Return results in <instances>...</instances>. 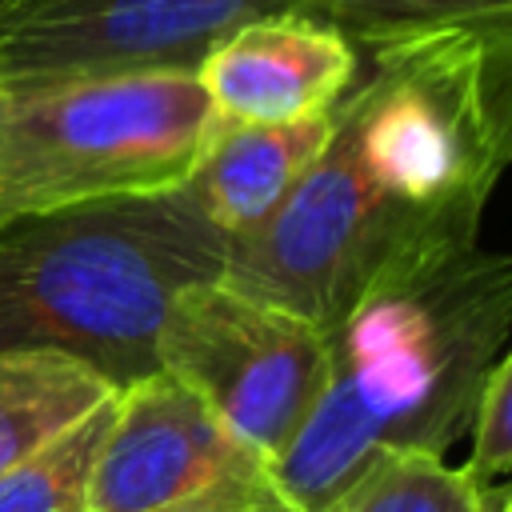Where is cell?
I'll use <instances>...</instances> for the list:
<instances>
[{"label": "cell", "instance_id": "6da1fadb", "mask_svg": "<svg viewBox=\"0 0 512 512\" xmlns=\"http://www.w3.org/2000/svg\"><path fill=\"white\" fill-rule=\"evenodd\" d=\"M512 328V256L476 240L388 264L328 328V376L276 472L300 512H324L380 452H444L472 428Z\"/></svg>", "mask_w": 512, "mask_h": 512}, {"label": "cell", "instance_id": "7a4b0ae2", "mask_svg": "<svg viewBox=\"0 0 512 512\" xmlns=\"http://www.w3.org/2000/svg\"><path fill=\"white\" fill-rule=\"evenodd\" d=\"M220 236L184 188L72 204L0 224V352L52 348L116 388L152 372L184 288L224 276Z\"/></svg>", "mask_w": 512, "mask_h": 512}, {"label": "cell", "instance_id": "3957f363", "mask_svg": "<svg viewBox=\"0 0 512 512\" xmlns=\"http://www.w3.org/2000/svg\"><path fill=\"white\" fill-rule=\"evenodd\" d=\"M216 128L192 68L0 84V224L180 188Z\"/></svg>", "mask_w": 512, "mask_h": 512}, {"label": "cell", "instance_id": "277c9868", "mask_svg": "<svg viewBox=\"0 0 512 512\" xmlns=\"http://www.w3.org/2000/svg\"><path fill=\"white\" fill-rule=\"evenodd\" d=\"M440 240L476 236L428 232L400 216L368 188L332 116L324 152L256 232L228 244L220 280L328 332L388 264Z\"/></svg>", "mask_w": 512, "mask_h": 512}, {"label": "cell", "instance_id": "5b68a950", "mask_svg": "<svg viewBox=\"0 0 512 512\" xmlns=\"http://www.w3.org/2000/svg\"><path fill=\"white\" fill-rule=\"evenodd\" d=\"M180 380L244 444L280 460L328 376V332L224 280L184 288L156 336Z\"/></svg>", "mask_w": 512, "mask_h": 512}, {"label": "cell", "instance_id": "8992f818", "mask_svg": "<svg viewBox=\"0 0 512 512\" xmlns=\"http://www.w3.org/2000/svg\"><path fill=\"white\" fill-rule=\"evenodd\" d=\"M88 512H300L276 460L224 428L180 380L152 372L116 396Z\"/></svg>", "mask_w": 512, "mask_h": 512}, {"label": "cell", "instance_id": "52a82bcc", "mask_svg": "<svg viewBox=\"0 0 512 512\" xmlns=\"http://www.w3.org/2000/svg\"><path fill=\"white\" fill-rule=\"evenodd\" d=\"M288 0H0V84L192 68Z\"/></svg>", "mask_w": 512, "mask_h": 512}, {"label": "cell", "instance_id": "ba28073f", "mask_svg": "<svg viewBox=\"0 0 512 512\" xmlns=\"http://www.w3.org/2000/svg\"><path fill=\"white\" fill-rule=\"evenodd\" d=\"M356 44L304 12H268L232 28L200 64L224 124H288L328 112L356 80Z\"/></svg>", "mask_w": 512, "mask_h": 512}, {"label": "cell", "instance_id": "9c48e42d", "mask_svg": "<svg viewBox=\"0 0 512 512\" xmlns=\"http://www.w3.org/2000/svg\"><path fill=\"white\" fill-rule=\"evenodd\" d=\"M336 108V104H332ZM332 108L288 124H224L180 184L196 212L232 240L256 232L300 184L332 136Z\"/></svg>", "mask_w": 512, "mask_h": 512}, {"label": "cell", "instance_id": "30bf717a", "mask_svg": "<svg viewBox=\"0 0 512 512\" xmlns=\"http://www.w3.org/2000/svg\"><path fill=\"white\" fill-rule=\"evenodd\" d=\"M120 388L92 364L52 348L0 352V472L84 420Z\"/></svg>", "mask_w": 512, "mask_h": 512}, {"label": "cell", "instance_id": "8fae6325", "mask_svg": "<svg viewBox=\"0 0 512 512\" xmlns=\"http://www.w3.org/2000/svg\"><path fill=\"white\" fill-rule=\"evenodd\" d=\"M288 8L340 28L356 48L472 36L512 56V0H288Z\"/></svg>", "mask_w": 512, "mask_h": 512}, {"label": "cell", "instance_id": "7c38bea8", "mask_svg": "<svg viewBox=\"0 0 512 512\" xmlns=\"http://www.w3.org/2000/svg\"><path fill=\"white\" fill-rule=\"evenodd\" d=\"M492 496L468 468H452L444 452L396 448L380 452L324 512H496Z\"/></svg>", "mask_w": 512, "mask_h": 512}, {"label": "cell", "instance_id": "4fadbf2b", "mask_svg": "<svg viewBox=\"0 0 512 512\" xmlns=\"http://www.w3.org/2000/svg\"><path fill=\"white\" fill-rule=\"evenodd\" d=\"M116 396L0 472V512H88L92 472L112 428Z\"/></svg>", "mask_w": 512, "mask_h": 512}, {"label": "cell", "instance_id": "5bb4252c", "mask_svg": "<svg viewBox=\"0 0 512 512\" xmlns=\"http://www.w3.org/2000/svg\"><path fill=\"white\" fill-rule=\"evenodd\" d=\"M468 472L480 484L512 472V352H504V360L492 364V372L480 388V404L472 416Z\"/></svg>", "mask_w": 512, "mask_h": 512}, {"label": "cell", "instance_id": "9a60e30c", "mask_svg": "<svg viewBox=\"0 0 512 512\" xmlns=\"http://www.w3.org/2000/svg\"><path fill=\"white\" fill-rule=\"evenodd\" d=\"M496 512H512V492H500V504H496Z\"/></svg>", "mask_w": 512, "mask_h": 512}]
</instances>
